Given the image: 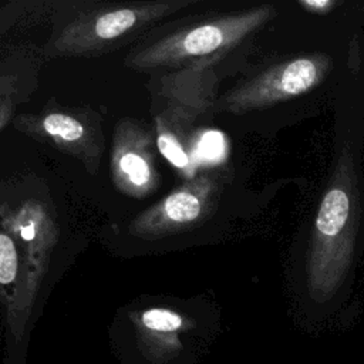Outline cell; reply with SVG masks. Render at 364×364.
Masks as SVG:
<instances>
[{"mask_svg":"<svg viewBox=\"0 0 364 364\" xmlns=\"http://www.w3.org/2000/svg\"><path fill=\"white\" fill-rule=\"evenodd\" d=\"M334 145L303 253V284L321 307L343 303L364 257V34L353 44L348 67L334 94Z\"/></svg>","mask_w":364,"mask_h":364,"instance_id":"obj_1","label":"cell"},{"mask_svg":"<svg viewBox=\"0 0 364 364\" xmlns=\"http://www.w3.org/2000/svg\"><path fill=\"white\" fill-rule=\"evenodd\" d=\"M354 41L287 55L215 100V111L243 115L338 87Z\"/></svg>","mask_w":364,"mask_h":364,"instance_id":"obj_2","label":"cell"},{"mask_svg":"<svg viewBox=\"0 0 364 364\" xmlns=\"http://www.w3.org/2000/svg\"><path fill=\"white\" fill-rule=\"evenodd\" d=\"M276 14L277 10L273 4H262L213 16L132 50L124 64L139 71L206 68L262 28Z\"/></svg>","mask_w":364,"mask_h":364,"instance_id":"obj_3","label":"cell"},{"mask_svg":"<svg viewBox=\"0 0 364 364\" xmlns=\"http://www.w3.org/2000/svg\"><path fill=\"white\" fill-rule=\"evenodd\" d=\"M195 0H154L90 4L74 13L53 33L48 57H95L114 51L139 37Z\"/></svg>","mask_w":364,"mask_h":364,"instance_id":"obj_4","label":"cell"},{"mask_svg":"<svg viewBox=\"0 0 364 364\" xmlns=\"http://www.w3.org/2000/svg\"><path fill=\"white\" fill-rule=\"evenodd\" d=\"M222 193V175L202 171L171 191L159 202L138 213L128 230L134 237L156 240L199 228L216 210Z\"/></svg>","mask_w":364,"mask_h":364,"instance_id":"obj_5","label":"cell"},{"mask_svg":"<svg viewBox=\"0 0 364 364\" xmlns=\"http://www.w3.org/2000/svg\"><path fill=\"white\" fill-rule=\"evenodd\" d=\"M11 124L28 138L74 156L90 173L98 171L104 151V134L95 112L81 107L48 105L36 114L17 115Z\"/></svg>","mask_w":364,"mask_h":364,"instance_id":"obj_6","label":"cell"},{"mask_svg":"<svg viewBox=\"0 0 364 364\" xmlns=\"http://www.w3.org/2000/svg\"><path fill=\"white\" fill-rule=\"evenodd\" d=\"M155 129L141 121L121 119L112 134L109 171L115 188L127 196L144 199L161 185L156 166Z\"/></svg>","mask_w":364,"mask_h":364,"instance_id":"obj_7","label":"cell"},{"mask_svg":"<svg viewBox=\"0 0 364 364\" xmlns=\"http://www.w3.org/2000/svg\"><path fill=\"white\" fill-rule=\"evenodd\" d=\"M1 228L9 230L18 243L31 280L38 286L47 273L51 252L58 240V228L46 206L27 200L17 209L1 206Z\"/></svg>","mask_w":364,"mask_h":364,"instance_id":"obj_8","label":"cell"},{"mask_svg":"<svg viewBox=\"0 0 364 364\" xmlns=\"http://www.w3.org/2000/svg\"><path fill=\"white\" fill-rule=\"evenodd\" d=\"M0 283L6 290L14 287V294H20L23 309H28L36 294L37 286L30 277L24 255L14 236L1 228L0 233Z\"/></svg>","mask_w":364,"mask_h":364,"instance_id":"obj_9","label":"cell"},{"mask_svg":"<svg viewBox=\"0 0 364 364\" xmlns=\"http://www.w3.org/2000/svg\"><path fill=\"white\" fill-rule=\"evenodd\" d=\"M155 139L159 154L181 173L185 181H191L200 172V166L192 151V135L175 131L162 121L154 118Z\"/></svg>","mask_w":364,"mask_h":364,"instance_id":"obj_10","label":"cell"},{"mask_svg":"<svg viewBox=\"0 0 364 364\" xmlns=\"http://www.w3.org/2000/svg\"><path fill=\"white\" fill-rule=\"evenodd\" d=\"M192 151L199 166L213 168L228 158V139L216 129H198L192 135Z\"/></svg>","mask_w":364,"mask_h":364,"instance_id":"obj_11","label":"cell"},{"mask_svg":"<svg viewBox=\"0 0 364 364\" xmlns=\"http://www.w3.org/2000/svg\"><path fill=\"white\" fill-rule=\"evenodd\" d=\"M141 323L146 330L155 333H175L183 326V318L169 309L155 307L142 311Z\"/></svg>","mask_w":364,"mask_h":364,"instance_id":"obj_12","label":"cell"},{"mask_svg":"<svg viewBox=\"0 0 364 364\" xmlns=\"http://www.w3.org/2000/svg\"><path fill=\"white\" fill-rule=\"evenodd\" d=\"M360 252L364 257V216H363V222H361V229H360Z\"/></svg>","mask_w":364,"mask_h":364,"instance_id":"obj_13","label":"cell"}]
</instances>
